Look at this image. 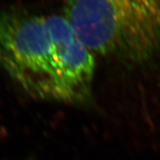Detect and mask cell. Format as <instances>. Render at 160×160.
Wrapping results in <instances>:
<instances>
[{
    "mask_svg": "<svg viewBox=\"0 0 160 160\" xmlns=\"http://www.w3.org/2000/svg\"><path fill=\"white\" fill-rule=\"evenodd\" d=\"M95 57L63 14L0 8V68L30 97L88 102Z\"/></svg>",
    "mask_w": 160,
    "mask_h": 160,
    "instance_id": "1",
    "label": "cell"
},
{
    "mask_svg": "<svg viewBox=\"0 0 160 160\" xmlns=\"http://www.w3.org/2000/svg\"><path fill=\"white\" fill-rule=\"evenodd\" d=\"M64 17L96 57L160 62V0H63Z\"/></svg>",
    "mask_w": 160,
    "mask_h": 160,
    "instance_id": "2",
    "label": "cell"
}]
</instances>
